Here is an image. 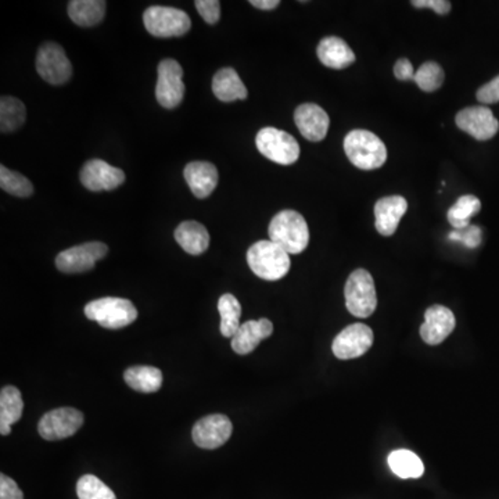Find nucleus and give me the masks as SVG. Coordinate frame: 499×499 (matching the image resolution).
<instances>
[{
  "label": "nucleus",
  "instance_id": "obj_1",
  "mask_svg": "<svg viewBox=\"0 0 499 499\" xmlns=\"http://www.w3.org/2000/svg\"><path fill=\"white\" fill-rule=\"evenodd\" d=\"M270 241L282 247L288 254L303 253L308 247L309 230L299 212L285 210L275 215L269 223Z\"/></svg>",
  "mask_w": 499,
  "mask_h": 499
},
{
  "label": "nucleus",
  "instance_id": "obj_2",
  "mask_svg": "<svg viewBox=\"0 0 499 499\" xmlns=\"http://www.w3.org/2000/svg\"><path fill=\"white\" fill-rule=\"evenodd\" d=\"M344 152L351 164L362 171L377 170L387 160L386 144L370 131H351L344 139Z\"/></svg>",
  "mask_w": 499,
  "mask_h": 499
},
{
  "label": "nucleus",
  "instance_id": "obj_3",
  "mask_svg": "<svg viewBox=\"0 0 499 499\" xmlns=\"http://www.w3.org/2000/svg\"><path fill=\"white\" fill-rule=\"evenodd\" d=\"M250 269L268 282L282 279L290 270V254L270 240H259L247 251Z\"/></svg>",
  "mask_w": 499,
  "mask_h": 499
},
{
  "label": "nucleus",
  "instance_id": "obj_4",
  "mask_svg": "<svg viewBox=\"0 0 499 499\" xmlns=\"http://www.w3.org/2000/svg\"><path fill=\"white\" fill-rule=\"evenodd\" d=\"M88 319L99 323L104 329H122L138 318V309L132 301L120 297H104L86 304Z\"/></svg>",
  "mask_w": 499,
  "mask_h": 499
},
{
  "label": "nucleus",
  "instance_id": "obj_5",
  "mask_svg": "<svg viewBox=\"0 0 499 499\" xmlns=\"http://www.w3.org/2000/svg\"><path fill=\"white\" fill-rule=\"evenodd\" d=\"M344 297L347 309L354 317L369 318L377 311V288L367 269H357L349 275L344 288Z\"/></svg>",
  "mask_w": 499,
  "mask_h": 499
},
{
  "label": "nucleus",
  "instance_id": "obj_6",
  "mask_svg": "<svg viewBox=\"0 0 499 499\" xmlns=\"http://www.w3.org/2000/svg\"><path fill=\"white\" fill-rule=\"evenodd\" d=\"M144 27L156 38H178L189 33L191 17L177 7L152 6L144 12Z\"/></svg>",
  "mask_w": 499,
  "mask_h": 499
},
{
  "label": "nucleus",
  "instance_id": "obj_7",
  "mask_svg": "<svg viewBox=\"0 0 499 499\" xmlns=\"http://www.w3.org/2000/svg\"><path fill=\"white\" fill-rule=\"evenodd\" d=\"M257 149L262 156L280 165H291L298 160L299 144L290 133L277 128H262L256 138Z\"/></svg>",
  "mask_w": 499,
  "mask_h": 499
},
{
  "label": "nucleus",
  "instance_id": "obj_8",
  "mask_svg": "<svg viewBox=\"0 0 499 499\" xmlns=\"http://www.w3.org/2000/svg\"><path fill=\"white\" fill-rule=\"evenodd\" d=\"M36 71L50 85H64L73 77V64L64 49L54 42H47L39 47Z\"/></svg>",
  "mask_w": 499,
  "mask_h": 499
},
{
  "label": "nucleus",
  "instance_id": "obj_9",
  "mask_svg": "<svg viewBox=\"0 0 499 499\" xmlns=\"http://www.w3.org/2000/svg\"><path fill=\"white\" fill-rule=\"evenodd\" d=\"M185 96L183 68L177 60L165 59L159 64V80L156 85L157 102L164 109H175Z\"/></svg>",
  "mask_w": 499,
  "mask_h": 499
},
{
  "label": "nucleus",
  "instance_id": "obj_10",
  "mask_svg": "<svg viewBox=\"0 0 499 499\" xmlns=\"http://www.w3.org/2000/svg\"><path fill=\"white\" fill-rule=\"evenodd\" d=\"M83 414L78 409L70 406L54 409L39 420L38 432L47 441L64 440L83 427Z\"/></svg>",
  "mask_w": 499,
  "mask_h": 499
},
{
  "label": "nucleus",
  "instance_id": "obj_11",
  "mask_svg": "<svg viewBox=\"0 0 499 499\" xmlns=\"http://www.w3.org/2000/svg\"><path fill=\"white\" fill-rule=\"evenodd\" d=\"M109 253V247L100 241L80 244L64 250L57 256L56 267L60 272L83 273L91 270L97 261Z\"/></svg>",
  "mask_w": 499,
  "mask_h": 499
},
{
  "label": "nucleus",
  "instance_id": "obj_12",
  "mask_svg": "<svg viewBox=\"0 0 499 499\" xmlns=\"http://www.w3.org/2000/svg\"><path fill=\"white\" fill-rule=\"evenodd\" d=\"M372 346V329L364 323H354L336 336L332 349L336 358L347 361L364 356Z\"/></svg>",
  "mask_w": 499,
  "mask_h": 499
},
{
  "label": "nucleus",
  "instance_id": "obj_13",
  "mask_svg": "<svg viewBox=\"0 0 499 499\" xmlns=\"http://www.w3.org/2000/svg\"><path fill=\"white\" fill-rule=\"evenodd\" d=\"M456 127L476 141H490L498 133L499 122L494 113L485 106L461 110L455 117Z\"/></svg>",
  "mask_w": 499,
  "mask_h": 499
},
{
  "label": "nucleus",
  "instance_id": "obj_14",
  "mask_svg": "<svg viewBox=\"0 0 499 499\" xmlns=\"http://www.w3.org/2000/svg\"><path fill=\"white\" fill-rule=\"evenodd\" d=\"M233 426L225 415H209L201 417L191 430L194 444L203 449H217L230 440Z\"/></svg>",
  "mask_w": 499,
  "mask_h": 499
},
{
  "label": "nucleus",
  "instance_id": "obj_15",
  "mask_svg": "<svg viewBox=\"0 0 499 499\" xmlns=\"http://www.w3.org/2000/svg\"><path fill=\"white\" fill-rule=\"evenodd\" d=\"M123 181V171L107 164L103 160H91L81 171V182L91 191H114L122 185Z\"/></svg>",
  "mask_w": 499,
  "mask_h": 499
},
{
  "label": "nucleus",
  "instance_id": "obj_16",
  "mask_svg": "<svg viewBox=\"0 0 499 499\" xmlns=\"http://www.w3.org/2000/svg\"><path fill=\"white\" fill-rule=\"evenodd\" d=\"M294 121L299 133L309 142H320L329 132L330 118L328 113L314 103H304L294 112Z\"/></svg>",
  "mask_w": 499,
  "mask_h": 499
},
{
  "label": "nucleus",
  "instance_id": "obj_17",
  "mask_svg": "<svg viewBox=\"0 0 499 499\" xmlns=\"http://www.w3.org/2000/svg\"><path fill=\"white\" fill-rule=\"evenodd\" d=\"M455 315L444 306L429 307L425 312V323L420 327V336L425 343L437 346L455 329Z\"/></svg>",
  "mask_w": 499,
  "mask_h": 499
},
{
  "label": "nucleus",
  "instance_id": "obj_18",
  "mask_svg": "<svg viewBox=\"0 0 499 499\" xmlns=\"http://www.w3.org/2000/svg\"><path fill=\"white\" fill-rule=\"evenodd\" d=\"M273 323L267 318L259 320H247L239 328L232 338V348L239 356H247L253 353L265 338L272 336Z\"/></svg>",
  "mask_w": 499,
  "mask_h": 499
},
{
  "label": "nucleus",
  "instance_id": "obj_19",
  "mask_svg": "<svg viewBox=\"0 0 499 499\" xmlns=\"http://www.w3.org/2000/svg\"><path fill=\"white\" fill-rule=\"evenodd\" d=\"M408 211V201L403 196L383 197L375 206V218H377V232L382 236H391L396 233L399 220H403Z\"/></svg>",
  "mask_w": 499,
  "mask_h": 499
},
{
  "label": "nucleus",
  "instance_id": "obj_20",
  "mask_svg": "<svg viewBox=\"0 0 499 499\" xmlns=\"http://www.w3.org/2000/svg\"><path fill=\"white\" fill-rule=\"evenodd\" d=\"M183 175H185L186 182H188L191 193L197 199H206L217 188L218 170L211 162H189L185 171H183Z\"/></svg>",
  "mask_w": 499,
  "mask_h": 499
},
{
  "label": "nucleus",
  "instance_id": "obj_21",
  "mask_svg": "<svg viewBox=\"0 0 499 499\" xmlns=\"http://www.w3.org/2000/svg\"><path fill=\"white\" fill-rule=\"evenodd\" d=\"M318 59L333 70H344L356 63V54L344 39L338 36L323 38L317 49Z\"/></svg>",
  "mask_w": 499,
  "mask_h": 499
},
{
  "label": "nucleus",
  "instance_id": "obj_22",
  "mask_svg": "<svg viewBox=\"0 0 499 499\" xmlns=\"http://www.w3.org/2000/svg\"><path fill=\"white\" fill-rule=\"evenodd\" d=\"M175 240L185 250L186 253L191 256H200L206 253L210 246L209 230L196 222V220H186L181 223L175 230Z\"/></svg>",
  "mask_w": 499,
  "mask_h": 499
},
{
  "label": "nucleus",
  "instance_id": "obj_23",
  "mask_svg": "<svg viewBox=\"0 0 499 499\" xmlns=\"http://www.w3.org/2000/svg\"><path fill=\"white\" fill-rule=\"evenodd\" d=\"M212 92L217 99L225 102V103L247 99V94H249L239 73L230 67L222 68L215 73L212 78Z\"/></svg>",
  "mask_w": 499,
  "mask_h": 499
},
{
  "label": "nucleus",
  "instance_id": "obj_24",
  "mask_svg": "<svg viewBox=\"0 0 499 499\" xmlns=\"http://www.w3.org/2000/svg\"><path fill=\"white\" fill-rule=\"evenodd\" d=\"M24 401L20 390L15 386H6L0 391V433L9 435L12 425L23 416Z\"/></svg>",
  "mask_w": 499,
  "mask_h": 499
},
{
  "label": "nucleus",
  "instance_id": "obj_25",
  "mask_svg": "<svg viewBox=\"0 0 499 499\" xmlns=\"http://www.w3.org/2000/svg\"><path fill=\"white\" fill-rule=\"evenodd\" d=\"M106 6L103 0H73L68 5V15L80 27H94L103 21Z\"/></svg>",
  "mask_w": 499,
  "mask_h": 499
},
{
  "label": "nucleus",
  "instance_id": "obj_26",
  "mask_svg": "<svg viewBox=\"0 0 499 499\" xmlns=\"http://www.w3.org/2000/svg\"><path fill=\"white\" fill-rule=\"evenodd\" d=\"M123 380L139 393H157L162 386V372L153 367H132L125 370Z\"/></svg>",
  "mask_w": 499,
  "mask_h": 499
},
{
  "label": "nucleus",
  "instance_id": "obj_27",
  "mask_svg": "<svg viewBox=\"0 0 499 499\" xmlns=\"http://www.w3.org/2000/svg\"><path fill=\"white\" fill-rule=\"evenodd\" d=\"M388 466L401 479H419L425 473V466L416 454L408 449H396L388 455Z\"/></svg>",
  "mask_w": 499,
  "mask_h": 499
},
{
  "label": "nucleus",
  "instance_id": "obj_28",
  "mask_svg": "<svg viewBox=\"0 0 499 499\" xmlns=\"http://www.w3.org/2000/svg\"><path fill=\"white\" fill-rule=\"evenodd\" d=\"M218 311L220 315V335L232 338L241 327V306L239 299L233 294H223L218 301Z\"/></svg>",
  "mask_w": 499,
  "mask_h": 499
},
{
  "label": "nucleus",
  "instance_id": "obj_29",
  "mask_svg": "<svg viewBox=\"0 0 499 499\" xmlns=\"http://www.w3.org/2000/svg\"><path fill=\"white\" fill-rule=\"evenodd\" d=\"M27 118V110L17 97L2 96L0 99V131L15 132L23 127Z\"/></svg>",
  "mask_w": 499,
  "mask_h": 499
},
{
  "label": "nucleus",
  "instance_id": "obj_30",
  "mask_svg": "<svg viewBox=\"0 0 499 499\" xmlns=\"http://www.w3.org/2000/svg\"><path fill=\"white\" fill-rule=\"evenodd\" d=\"M482 210V201L473 194L459 197L456 203L448 210V220L456 230L469 227L470 220Z\"/></svg>",
  "mask_w": 499,
  "mask_h": 499
},
{
  "label": "nucleus",
  "instance_id": "obj_31",
  "mask_svg": "<svg viewBox=\"0 0 499 499\" xmlns=\"http://www.w3.org/2000/svg\"><path fill=\"white\" fill-rule=\"evenodd\" d=\"M0 188L12 196L30 197L34 193V186L27 178L20 172L9 170L2 165L0 167Z\"/></svg>",
  "mask_w": 499,
  "mask_h": 499
},
{
  "label": "nucleus",
  "instance_id": "obj_32",
  "mask_svg": "<svg viewBox=\"0 0 499 499\" xmlns=\"http://www.w3.org/2000/svg\"><path fill=\"white\" fill-rule=\"evenodd\" d=\"M444 70L435 62H426L415 73L414 81L423 92H435L444 83Z\"/></svg>",
  "mask_w": 499,
  "mask_h": 499
},
{
  "label": "nucleus",
  "instance_id": "obj_33",
  "mask_svg": "<svg viewBox=\"0 0 499 499\" xmlns=\"http://www.w3.org/2000/svg\"><path fill=\"white\" fill-rule=\"evenodd\" d=\"M77 495L80 499H117L114 491L93 475H85L78 480Z\"/></svg>",
  "mask_w": 499,
  "mask_h": 499
},
{
  "label": "nucleus",
  "instance_id": "obj_34",
  "mask_svg": "<svg viewBox=\"0 0 499 499\" xmlns=\"http://www.w3.org/2000/svg\"><path fill=\"white\" fill-rule=\"evenodd\" d=\"M197 12L209 24H217L220 17V4L218 0H196Z\"/></svg>",
  "mask_w": 499,
  "mask_h": 499
},
{
  "label": "nucleus",
  "instance_id": "obj_35",
  "mask_svg": "<svg viewBox=\"0 0 499 499\" xmlns=\"http://www.w3.org/2000/svg\"><path fill=\"white\" fill-rule=\"evenodd\" d=\"M477 100L483 104H494L499 102V75L490 83H484L477 91Z\"/></svg>",
  "mask_w": 499,
  "mask_h": 499
},
{
  "label": "nucleus",
  "instance_id": "obj_36",
  "mask_svg": "<svg viewBox=\"0 0 499 499\" xmlns=\"http://www.w3.org/2000/svg\"><path fill=\"white\" fill-rule=\"evenodd\" d=\"M0 499H24L17 483L6 475H0Z\"/></svg>",
  "mask_w": 499,
  "mask_h": 499
},
{
  "label": "nucleus",
  "instance_id": "obj_37",
  "mask_svg": "<svg viewBox=\"0 0 499 499\" xmlns=\"http://www.w3.org/2000/svg\"><path fill=\"white\" fill-rule=\"evenodd\" d=\"M411 4L416 9H432L440 15H448L453 7L448 0H412Z\"/></svg>",
  "mask_w": 499,
  "mask_h": 499
},
{
  "label": "nucleus",
  "instance_id": "obj_38",
  "mask_svg": "<svg viewBox=\"0 0 499 499\" xmlns=\"http://www.w3.org/2000/svg\"><path fill=\"white\" fill-rule=\"evenodd\" d=\"M394 75L399 81L414 80L415 71L414 65L408 59H399L394 65Z\"/></svg>",
  "mask_w": 499,
  "mask_h": 499
},
{
  "label": "nucleus",
  "instance_id": "obj_39",
  "mask_svg": "<svg viewBox=\"0 0 499 499\" xmlns=\"http://www.w3.org/2000/svg\"><path fill=\"white\" fill-rule=\"evenodd\" d=\"M459 232H461V230H459ZM461 240L464 241L467 247H472V249H475V247L482 243V230H480L479 227H470L467 232L465 233V235L461 233Z\"/></svg>",
  "mask_w": 499,
  "mask_h": 499
},
{
  "label": "nucleus",
  "instance_id": "obj_40",
  "mask_svg": "<svg viewBox=\"0 0 499 499\" xmlns=\"http://www.w3.org/2000/svg\"><path fill=\"white\" fill-rule=\"evenodd\" d=\"M251 6L257 7L259 10H273L279 6V0H251Z\"/></svg>",
  "mask_w": 499,
  "mask_h": 499
}]
</instances>
